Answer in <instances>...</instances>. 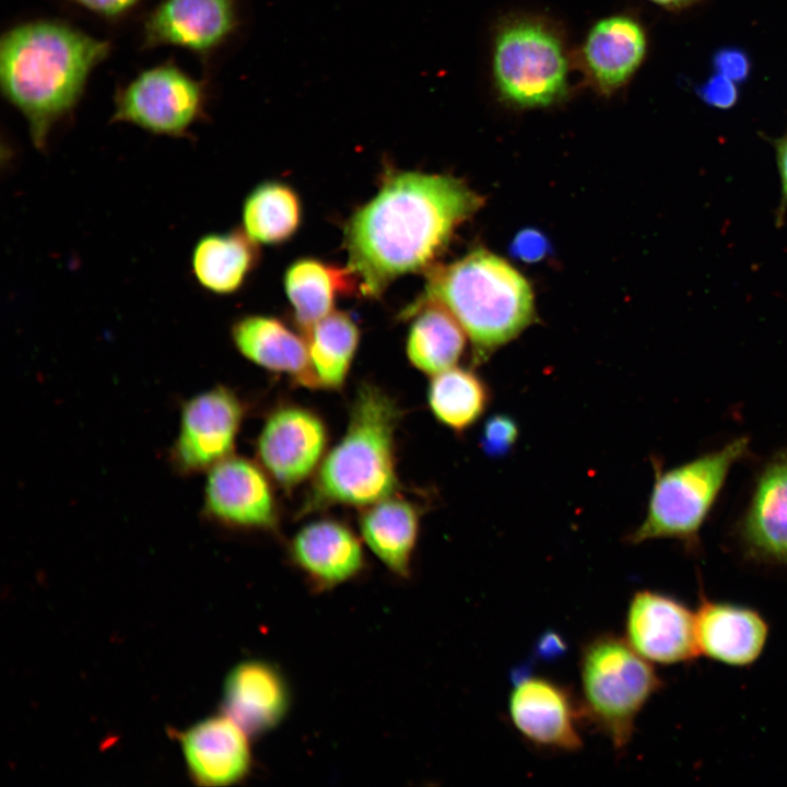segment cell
<instances>
[{
	"mask_svg": "<svg viewBox=\"0 0 787 787\" xmlns=\"http://www.w3.org/2000/svg\"><path fill=\"white\" fill-rule=\"evenodd\" d=\"M482 198L449 175L389 171L344 228L357 293L378 297L397 278L426 269Z\"/></svg>",
	"mask_w": 787,
	"mask_h": 787,
	"instance_id": "obj_1",
	"label": "cell"
},
{
	"mask_svg": "<svg viewBox=\"0 0 787 787\" xmlns=\"http://www.w3.org/2000/svg\"><path fill=\"white\" fill-rule=\"evenodd\" d=\"M109 50L108 42L59 21L28 22L2 35L1 90L27 120L36 149L47 148L52 129L73 110Z\"/></svg>",
	"mask_w": 787,
	"mask_h": 787,
	"instance_id": "obj_2",
	"label": "cell"
},
{
	"mask_svg": "<svg viewBox=\"0 0 787 787\" xmlns=\"http://www.w3.org/2000/svg\"><path fill=\"white\" fill-rule=\"evenodd\" d=\"M402 409L383 387L362 383L354 395L348 426L326 453L298 516L332 506L364 508L398 494L397 431Z\"/></svg>",
	"mask_w": 787,
	"mask_h": 787,
	"instance_id": "obj_3",
	"label": "cell"
},
{
	"mask_svg": "<svg viewBox=\"0 0 787 787\" xmlns=\"http://www.w3.org/2000/svg\"><path fill=\"white\" fill-rule=\"evenodd\" d=\"M423 303L439 304L455 317L470 340L477 365L535 318L528 281L503 258L481 248L431 270L424 293L412 305Z\"/></svg>",
	"mask_w": 787,
	"mask_h": 787,
	"instance_id": "obj_4",
	"label": "cell"
},
{
	"mask_svg": "<svg viewBox=\"0 0 787 787\" xmlns=\"http://www.w3.org/2000/svg\"><path fill=\"white\" fill-rule=\"evenodd\" d=\"M749 453V438L740 436L679 466L662 469L653 460L654 484L643 521L626 542L657 539L679 541L692 555L701 552V530L732 466Z\"/></svg>",
	"mask_w": 787,
	"mask_h": 787,
	"instance_id": "obj_5",
	"label": "cell"
},
{
	"mask_svg": "<svg viewBox=\"0 0 787 787\" xmlns=\"http://www.w3.org/2000/svg\"><path fill=\"white\" fill-rule=\"evenodd\" d=\"M578 670L584 719L606 736L616 752L624 751L638 714L663 688V680L625 638L612 633L585 642Z\"/></svg>",
	"mask_w": 787,
	"mask_h": 787,
	"instance_id": "obj_6",
	"label": "cell"
},
{
	"mask_svg": "<svg viewBox=\"0 0 787 787\" xmlns=\"http://www.w3.org/2000/svg\"><path fill=\"white\" fill-rule=\"evenodd\" d=\"M493 72L502 96L521 107L547 106L566 89L562 45L554 34L535 23H515L501 31Z\"/></svg>",
	"mask_w": 787,
	"mask_h": 787,
	"instance_id": "obj_7",
	"label": "cell"
},
{
	"mask_svg": "<svg viewBox=\"0 0 787 787\" xmlns=\"http://www.w3.org/2000/svg\"><path fill=\"white\" fill-rule=\"evenodd\" d=\"M204 85L173 63L142 71L115 97L111 121L160 136L184 137L203 115Z\"/></svg>",
	"mask_w": 787,
	"mask_h": 787,
	"instance_id": "obj_8",
	"label": "cell"
},
{
	"mask_svg": "<svg viewBox=\"0 0 787 787\" xmlns=\"http://www.w3.org/2000/svg\"><path fill=\"white\" fill-rule=\"evenodd\" d=\"M245 414V402L232 388L223 385L185 400L178 432L168 454L175 472L181 475L208 472L232 456Z\"/></svg>",
	"mask_w": 787,
	"mask_h": 787,
	"instance_id": "obj_9",
	"label": "cell"
},
{
	"mask_svg": "<svg viewBox=\"0 0 787 787\" xmlns=\"http://www.w3.org/2000/svg\"><path fill=\"white\" fill-rule=\"evenodd\" d=\"M507 710L517 733L537 749L567 753L583 747L580 702L547 676L517 668L512 674Z\"/></svg>",
	"mask_w": 787,
	"mask_h": 787,
	"instance_id": "obj_10",
	"label": "cell"
},
{
	"mask_svg": "<svg viewBox=\"0 0 787 787\" xmlns=\"http://www.w3.org/2000/svg\"><path fill=\"white\" fill-rule=\"evenodd\" d=\"M328 442V427L317 412L285 403L266 418L256 439V458L275 485L292 491L313 479Z\"/></svg>",
	"mask_w": 787,
	"mask_h": 787,
	"instance_id": "obj_11",
	"label": "cell"
},
{
	"mask_svg": "<svg viewBox=\"0 0 787 787\" xmlns=\"http://www.w3.org/2000/svg\"><path fill=\"white\" fill-rule=\"evenodd\" d=\"M273 484L257 460L233 454L207 472L202 513L226 528L275 531L280 514Z\"/></svg>",
	"mask_w": 787,
	"mask_h": 787,
	"instance_id": "obj_12",
	"label": "cell"
},
{
	"mask_svg": "<svg viewBox=\"0 0 787 787\" xmlns=\"http://www.w3.org/2000/svg\"><path fill=\"white\" fill-rule=\"evenodd\" d=\"M624 632L633 649L653 665H684L700 656L695 611L666 592L641 589L633 594Z\"/></svg>",
	"mask_w": 787,
	"mask_h": 787,
	"instance_id": "obj_13",
	"label": "cell"
},
{
	"mask_svg": "<svg viewBox=\"0 0 787 787\" xmlns=\"http://www.w3.org/2000/svg\"><path fill=\"white\" fill-rule=\"evenodd\" d=\"M735 537L748 563L787 569V448L760 470Z\"/></svg>",
	"mask_w": 787,
	"mask_h": 787,
	"instance_id": "obj_14",
	"label": "cell"
},
{
	"mask_svg": "<svg viewBox=\"0 0 787 787\" xmlns=\"http://www.w3.org/2000/svg\"><path fill=\"white\" fill-rule=\"evenodd\" d=\"M362 542L341 520L319 518L292 537L289 556L315 591H329L364 572L366 559Z\"/></svg>",
	"mask_w": 787,
	"mask_h": 787,
	"instance_id": "obj_15",
	"label": "cell"
},
{
	"mask_svg": "<svg viewBox=\"0 0 787 787\" xmlns=\"http://www.w3.org/2000/svg\"><path fill=\"white\" fill-rule=\"evenodd\" d=\"M695 634L700 656L715 662L745 668L766 648L770 625L752 607L698 595Z\"/></svg>",
	"mask_w": 787,
	"mask_h": 787,
	"instance_id": "obj_16",
	"label": "cell"
},
{
	"mask_svg": "<svg viewBox=\"0 0 787 787\" xmlns=\"http://www.w3.org/2000/svg\"><path fill=\"white\" fill-rule=\"evenodd\" d=\"M237 26V0H163L144 22L143 45L207 54L226 42Z\"/></svg>",
	"mask_w": 787,
	"mask_h": 787,
	"instance_id": "obj_17",
	"label": "cell"
},
{
	"mask_svg": "<svg viewBox=\"0 0 787 787\" xmlns=\"http://www.w3.org/2000/svg\"><path fill=\"white\" fill-rule=\"evenodd\" d=\"M250 736L226 714L207 717L179 735L191 778L202 786H230L251 772Z\"/></svg>",
	"mask_w": 787,
	"mask_h": 787,
	"instance_id": "obj_18",
	"label": "cell"
},
{
	"mask_svg": "<svg viewBox=\"0 0 787 787\" xmlns=\"http://www.w3.org/2000/svg\"><path fill=\"white\" fill-rule=\"evenodd\" d=\"M291 702L287 681L280 669L263 659L234 666L223 685V713L250 737L265 735L286 717Z\"/></svg>",
	"mask_w": 787,
	"mask_h": 787,
	"instance_id": "obj_19",
	"label": "cell"
},
{
	"mask_svg": "<svg viewBox=\"0 0 787 787\" xmlns=\"http://www.w3.org/2000/svg\"><path fill=\"white\" fill-rule=\"evenodd\" d=\"M231 339L235 349L255 365L315 388L306 338L281 319L266 315L242 316L231 327Z\"/></svg>",
	"mask_w": 787,
	"mask_h": 787,
	"instance_id": "obj_20",
	"label": "cell"
},
{
	"mask_svg": "<svg viewBox=\"0 0 787 787\" xmlns=\"http://www.w3.org/2000/svg\"><path fill=\"white\" fill-rule=\"evenodd\" d=\"M420 507L399 493L361 508L360 536L371 552L396 577L411 576L420 535Z\"/></svg>",
	"mask_w": 787,
	"mask_h": 787,
	"instance_id": "obj_21",
	"label": "cell"
},
{
	"mask_svg": "<svg viewBox=\"0 0 787 787\" xmlns=\"http://www.w3.org/2000/svg\"><path fill=\"white\" fill-rule=\"evenodd\" d=\"M257 245L239 228L201 236L190 259L195 281L214 295L238 292L259 262Z\"/></svg>",
	"mask_w": 787,
	"mask_h": 787,
	"instance_id": "obj_22",
	"label": "cell"
},
{
	"mask_svg": "<svg viewBox=\"0 0 787 787\" xmlns=\"http://www.w3.org/2000/svg\"><path fill=\"white\" fill-rule=\"evenodd\" d=\"M646 49L645 34L627 16H610L588 33L584 58L587 69L602 91L622 85L637 69Z\"/></svg>",
	"mask_w": 787,
	"mask_h": 787,
	"instance_id": "obj_23",
	"label": "cell"
},
{
	"mask_svg": "<svg viewBox=\"0 0 787 787\" xmlns=\"http://www.w3.org/2000/svg\"><path fill=\"white\" fill-rule=\"evenodd\" d=\"M283 282L302 332L333 312L338 297L357 293L356 280L348 267L310 257L292 262Z\"/></svg>",
	"mask_w": 787,
	"mask_h": 787,
	"instance_id": "obj_24",
	"label": "cell"
},
{
	"mask_svg": "<svg viewBox=\"0 0 787 787\" xmlns=\"http://www.w3.org/2000/svg\"><path fill=\"white\" fill-rule=\"evenodd\" d=\"M404 316H414L406 342L407 357L413 367L433 376L456 366L468 337L446 308L436 303L411 305Z\"/></svg>",
	"mask_w": 787,
	"mask_h": 787,
	"instance_id": "obj_25",
	"label": "cell"
},
{
	"mask_svg": "<svg viewBox=\"0 0 787 787\" xmlns=\"http://www.w3.org/2000/svg\"><path fill=\"white\" fill-rule=\"evenodd\" d=\"M315 388L340 389L360 343V328L346 312L333 310L303 332Z\"/></svg>",
	"mask_w": 787,
	"mask_h": 787,
	"instance_id": "obj_26",
	"label": "cell"
},
{
	"mask_svg": "<svg viewBox=\"0 0 787 787\" xmlns=\"http://www.w3.org/2000/svg\"><path fill=\"white\" fill-rule=\"evenodd\" d=\"M490 402L489 385L471 368L454 366L431 376L428 408L441 424L457 434L473 426Z\"/></svg>",
	"mask_w": 787,
	"mask_h": 787,
	"instance_id": "obj_27",
	"label": "cell"
},
{
	"mask_svg": "<svg viewBox=\"0 0 787 787\" xmlns=\"http://www.w3.org/2000/svg\"><path fill=\"white\" fill-rule=\"evenodd\" d=\"M302 218L298 193L278 180L257 185L245 198L242 209L243 230L254 242L263 245L287 242L299 228Z\"/></svg>",
	"mask_w": 787,
	"mask_h": 787,
	"instance_id": "obj_28",
	"label": "cell"
},
{
	"mask_svg": "<svg viewBox=\"0 0 787 787\" xmlns=\"http://www.w3.org/2000/svg\"><path fill=\"white\" fill-rule=\"evenodd\" d=\"M518 436L519 427L514 418L504 413L493 414L482 426L480 446L485 455L497 458L513 449Z\"/></svg>",
	"mask_w": 787,
	"mask_h": 787,
	"instance_id": "obj_29",
	"label": "cell"
},
{
	"mask_svg": "<svg viewBox=\"0 0 787 787\" xmlns=\"http://www.w3.org/2000/svg\"><path fill=\"white\" fill-rule=\"evenodd\" d=\"M697 94L707 105L720 109L732 107L738 99L736 82L717 72L697 89Z\"/></svg>",
	"mask_w": 787,
	"mask_h": 787,
	"instance_id": "obj_30",
	"label": "cell"
},
{
	"mask_svg": "<svg viewBox=\"0 0 787 787\" xmlns=\"http://www.w3.org/2000/svg\"><path fill=\"white\" fill-rule=\"evenodd\" d=\"M713 67L717 73L736 83L745 81L751 70L748 55L737 47H724L717 50L713 57Z\"/></svg>",
	"mask_w": 787,
	"mask_h": 787,
	"instance_id": "obj_31",
	"label": "cell"
},
{
	"mask_svg": "<svg viewBox=\"0 0 787 787\" xmlns=\"http://www.w3.org/2000/svg\"><path fill=\"white\" fill-rule=\"evenodd\" d=\"M510 250L516 258L522 261L536 262L545 256L549 243L540 232L527 228L516 235Z\"/></svg>",
	"mask_w": 787,
	"mask_h": 787,
	"instance_id": "obj_32",
	"label": "cell"
},
{
	"mask_svg": "<svg viewBox=\"0 0 787 787\" xmlns=\"http://www.w3.org/2000/svg\"><path fill=\"white\" fill-rule=\"evenodd\" d=\"M775 160L780 184L779 203L776 209V226H780L787 213V133L774 141Z\"/></svg>",
	"mask_w": 787,
	"mask_h": 787,
	"instance_id": "obj_33",
	"label": "cell"
},
{
	"mask_svg": "<svg viewBox=\"0 0 787 787\" xmlns=\"http://www.w3.org/2000/svg\"><path fill=\"white\" fill-rule=\"evenodd\" d=\"M83 8L93 11L102 16L115 17L131 8L141 0H69Z\"/></svg>",
	"mask_w": 787,
	"mask_h": 787,
	"instance_id": "obj_34",
	"label": "cell"
},
{
	"mask_svg": "<svg viewBox=\"0 0 787 787\" xmlns=\"http://www.w3.org/2000/svg\"><path fill=\"white\" fill-rule=\"evenodd\" d=\"M657 4L665 5V7H681L684 5L692 0H650Z\"/></svg>",
	"mask_w": 787,
	"mask_h": 787,
	"instance_id": "obj_35",
	"label": "cell"
}]
</instances>
